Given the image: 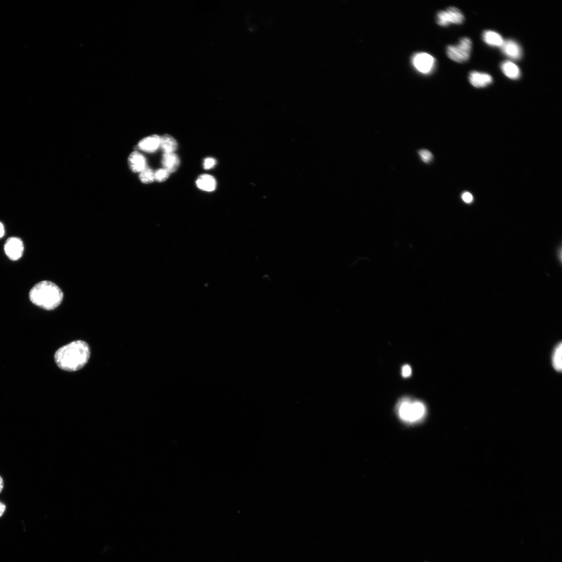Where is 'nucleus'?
<instances>
[{
	"mask_svg": "<svg viewBox=\"0 0 562 562\" xmlns=\"http://www.w3.org/2000/svg\"><path fill=\"white\" fill-rule=\"evenodd\" d=\"M552 364L557 372H560L562 369V345L560 343L556 347L552 357Z\"/></svg>",
	"mask_w": 562,
	"mask_h": 562,
	"instance_id": "obj_17",
	"label": "nucleus"
},
{
	"mask_svg": "<svg viewBox=\"0 0 562 562\" xmlns=\"http://www.w3.org/2000/svg\"><path fill=\"white\" fill-rule=\"evenodd\" d=\"M421 160L425 163H429L433 159V155L431 152L427 150H421L418 152Z\"/></svg>",
	"mask_w": 562,
	"mask_h": 562,
	"instance_id": "obj_20",
	"label": "nucleus"
},
{
	"mask_svg": "<svg viewBox=\"0 0 562 562\" xmlns=\"http://www.w3.org/2000/svg\"><path fill=\"white\" fill-rule=\"evenodd\" d=\"M472 50V41L469 38L461 39L457 45H449L447 47V54L452 61L463 63L470 58Z\"/></svg>",
	"mask_w": 562,
	"mask_h": 562,
	"instance_id": "obj_4",
	"label": "nucleus"
},
{
	"mask_svg": "<svg viewBox=\"0 0 562 562\" xmlns=\"http://www.w3.org/2000/svg\"><path fill=\"white\" fill-rule=\"evenodd\" d=\"M128 162L130 170L134 173H140L147 167L145 157L138 152L130 154Z\"/></svg>",
	"mask_w": 562,
	"mask_h": 562,
	"instance_id": "obj_9",
	"label": "nucleus"
},
{
	"mask_svg": "<svg viewBox=\"0 0 562 562\" xmlns=\"http://www.w3.org/2000/svg\"><path fill=\"white\" fill-rule=\"evenodd\" d=\"M90 356L88 344L82 341H75L59 349L55 354L57 366L66 372H76L88 363Z\"/></svg>",
	"mask_w": 562,
	"mask_h": 562,
	"instance_id": "obj_1",
	"label": "nucleus"
},
{
	"mask_svg": "<svg viewBox=\"0 0 562 562\" xmlns=\"http://www.w3.org/2000/svg\"><path fill=\"white\" fill-rule=\"evenodd\" d=\"M160 136L156 135L146 137L139 143L138 147L141 151L154 153L160 148Z\"/></svg>",
	"mask_w": 562,
	"mask_h": 562,
	"instance_id": "obj_11",
	"label": "nucleus"
},
{
	"mask_svg": "<svg viewBox=\"0 0 562 562\" xmlns=\"http://www.w3.org/2000/svg\"><path fill=\"white\" fill-rule=\"evenodd\" d=\"M170 173L164 169L158 170L154 173L155 181L162 183L167 180L170 177Z\"/></svg>",
	"mask_w": 562,
	"mask_h": 562,
	"instance_id": "obj_19",
	"label": "nucleus"
},
{
	"mask_svg": "<svg viewBox=\"0 0 562 562\" xmlns=\"http://www.w3.org/2000/svg\"><path fill=\"white\" fill-rule=\"evenodd\" d=\"M397 412L400 419L408 424L420 422L425 417V404L420 401L403 398L398 404Z\"/></svg>",
	"mask_w": 562,
	"mask_h": 562,
	"instance_id": "obj_3",
	"label": "nucleus"
},
{
	"mask_svg": "<svg viewBox=\"0 0 562 562\" xmlns=\"http://www.w3.org/2000/svg\"><path fill=\"white\" fill-rule=\"evenodd\" d=\"M501 68L504 74L511 79H517L521 76V71L519 67L514 63L507 61L502 63Z\"/></svg>",
	"mask_w": 562,
	"mask_h": 562,
	"instance_id": "obj_14",
	"label": "nucleus"
},
{
	"mask_svg": "<svg viewBox=\"0 0 562 562\" xmlns=\"http://www.w3.org/2000/svg\"><path fill=\"white\" fill-rule=\"evenodd\" d=\"M462 199L466 203H470L473 201L472 195L469 192H465L462 196Z\"/></svg>",
	"mask_w": 562,
	"mask_h": 562,
	"instance_id": "obj_23",
	"label": "nucleus"
},
{
	"mask_svg": "<svg viewBox=\"0 0 562 562\" xmlns=\"http://www.w3.org/2000/svg\"><path fill=\"white\" fill-rule=\"evenodd\" d=\"M469 80L472 86L480 88L491 84L493 82V78L488 74L472 71L470 74Z\"/></svg>",
	"mask_w": 562,
	"mask_h": 562,
	"instance_id": "obj_10",
	"label": "nucleus"
},
{
	"mask_svg": "<svg viewBox=\"0 0 562 562\" xmlns=\"http://www.w3.org/2000/svg\"><path fill=\"white\" fill-rule=\"evenodd\" d=\"M162 165L164 169L170 174L175 173L180 166V159L175 153H164L162 158Z\"/></svg>",
	"mask_w": 562,
	"mask_h": 562,
	"instance_id": "obj_12",
	"label": "nucleus"
},
{
	"mask_svg": "<svg viewBox=\"0 0 562 562\" xmlns=\"http://www.w3.org/2000/svg\"><path fill=\"white\" fill-rule=\"evenodd\" d=\"M216 164L217 161L216 160L212 158H208L204 160V163H203V167H204L205 170H209L213 168V167L216 166Z\"/></svg>",
	"mask_w": 562,
	"mask_h": 562,
	"instance_id": "obj_21",
	"label": "nucleus"
},
{
	"mask_svg": "<svg viewBox=\"0 0 562 562\" xmlns=\"http://www.w3.org/2000/svg\"><path fill=\"white\" fill-rule=\"evenodd\" d=\"M196 184L198 188L209 192L214 190L217 186L216 179L209 175L200 176L197 178Z\"/></svg>",
	"mask_w": 562,
	"mask_h": 562,
	"instance_id": "obj_13",
	"label": "nucleus"
},
{
	"mask_svg": "<svg viewBox=\"0 0 562 562\" xmlns=\"http://www.w3.org/2000/svg\"><path fill=\"white\" fill-rule=\"evenodd\" d=\"M154 173L152 169L147 167L144 170L140 173V180L145 184L152 183L155 181Z\"/></svg>",
	"mask_w": 562,
	"mask_h": 562,
	"instance_id": "obj_18",
	"label": "nucleus"
},
{
	"mask_svg": "<svg viewBox=\"0 0 562 562\" xmlns=\"http://www.w3.org/2000/svg\"><path fill=\"white\" fill-rule=\"evenodd\" d=\"M6 510V506L2 502H0V518H1Z\"/></svg>",
	"mask_w": 562,
	"mask_h": 562,
	"instance_id": "obj_24",
	"label": "nucleus"
},
{
	"mask_svg": "<svg viewBox=\"0 0 562 562\" xmlns=\"http://www.w3.org/2000/svg\"><path fill=\"white\" fill-rule=\"evenodd\" d=\"M178 143L175 139L169 135H165L160 138V147L164 153H173L178 149Z\"/></svg>",
	"mask_w": 562,
	"mask_h": 562,
	"instance_id": "obj_15",
	"label": "nucleus"
},
{
	"mask_svg": "<svg viewBox=\"0 0 562 562\" xmlns=\"http://www.w3.org/2000/svg\"><path fill=\"white\" fill-rule=\"evenodd\" d=\"M63 297L61 289L49 281L38 283L29 292L30 301L34 305L46 310H54L60 305Z\"/></svg>",
	"mask_w": 562,
	"mask_h": 562,
	"instance_id": "obj_2",
	"label": "nucleus"
},
{
	"mask_svg": "<svg viewBox=\"0 0 562 562\" xmlns=\"http://www.w3.org/2000/svg\"><path fill=\"white\" fill-rule=\"evenodd\" d=\"M464 20V16L461 11L454 7L439 11L436 16L438 25L442 27H446L451 24H461Z\"/></svg>",
	"mask_w": 562,
	"mask_h": 562,
	"instance_id": "obj_6",
	"label": "nucleus"
},
{
	"mask_svg": "<svg viewBox=\"0 0 562 562\" xmlns=\"http://www.w3.org/2000/svg\"><path fill=\"white\" fill-rule=\"evenodd\" d=\"M501 50L504 54L509 58L518 60L522 56V50L518 42L513 40L504 41L501 46Z\"/></svg>",
	"mask_w": 562,
	"mask_h": 562,
	"instance_id": "obj_8",
	"label": "nucleus"
},
{
	"mask_svg": "<svg viewBox=\"0 0 562 562\" xmlns=\"http://www.w3.org/2000/svg\"><path fill=\"white\" fill-rule=\"evenodd\" d=\"M5 233L4 228L3 224L0 222V238L2 237Z\"/></svg>",
	"mask_w": 562,
	"mask_h": 562,
	"instance_id": "obj_25",
	"label": "nucleus"
},
{
	"mask_svg": "<svg viewBox=\"0 0 562 562\" xmlns=\"http://www.w3.org/2000/svg\"><path fill=\"white\" fill-rule=\"evenodd\" d=\"M4 487V482L2 478L0 476V493H1Z\"/></svg>",
	"mask_w": 562,
	"mask_h": 562,
	"instance_id": "obj_26",
	"label": "nucleus"
},
{
	"mask_svg": "<svg viewBox=\"0 0 562 562\" xmlns=\"http://www.w3.org/2000/svg\"><path fill=\"white\" fill-rule=\"evenodd\" d=\"M411 63L418 72L427 75L433 73L436 67V61L432 55L428 53L418 52L412 55Z\"/></svg>",
	"mask_w": 562,
	"mask_h": 562,
	"instance_id": "obj_5",
	"label": "nucleus"
},
{
	"mask_svg": "<svg viewBox=\"0 0 562 562\" xmlns=\"http://www.w3.org/2000/svg\"><path fill=\"white\" fill-rule=\"evenodd\" d=\"M483 39L486 43L492 46L501 47L504 42L500 34L492 30L484 31Z\"/></svg>",
	"mask_w": 562,
	"mask_h": 562,
	"instance_id": "obj_16",
	"label": "nucleus"
},
{
	"mask_svg": "<svg viewBox=\"0 0 562 562\" xmlns=\"http://www.w3.org/2000/svg\"><path fill=\"white\" fill-rule=\"evenodd\" d=\"M412 374V370L408 365H405L402 369V375L404 377H409Z\"/></svg>",
	"mask_w": 562,
	"mask_h": 562,
	"instance_id": "obj_22",
	"label": "nucleus"
},
{
	"mask_svg": "<svg viewBox=\"0 0 562 562\" xmlns=\"http://www.w3.org/2000/svg\"><path fill=\"white\" fill-rule=\"evenodd\" d=\"M4 251L9 259L16 261L22 257L24 251V246L20 238L10 237L5 243Z\"/></svg>",
	"mask_w": 562,
	"mask_h": 562,
	"instance_id": "obj_7",
	"label": "nucleus"
}]
</instances>
